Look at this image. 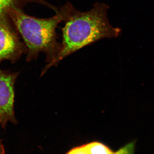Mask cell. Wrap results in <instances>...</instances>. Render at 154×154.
<instances>
[{
  "mask_svg": "<svg viewBox=\"0 0 154 154\" xmlns=\"http://www.w3.org/2000/svg\"><path fill=\"white\" fill-rule=\"evenodd\" d=\"M36 3L47 7L57 12L58 9L56 7L48 3L45 0H0V18L9 17L7 14L9 9L15 8L22 10L28 4Z\"/></svg>",
  "mask_w": 154,
  "mask_h": 154,
  "instance_id": "cell-5",
  "label": "cell"
},
{
  "mask_svg": "<svg viewBox=\"0 0 154 154\" xmlns=\"http://www.w3.org/2000/svg\"><path fill=\"white\" fill-rule=\"evenodd\" d=\"M18 73L0 69V125L5 127L8 122L17 123L14 110V84Z\"/></svg>",
  "mask_w": 154,
  "mask_h": 154,
  "instance_id": "cell-4",
  "label": "cell"
},
{
  "mask_svg": "<svg viewBox=\"0 0 154 154\" xmlns=\"http://www.w3.org/2000/svg\"><path fill=\"white\" fill-rule=\"evenodd\" d=\"M27 52L25 44L20 41L17 29L9 17L0 19V63L2 60L17 61Z\"/></svg>",
  "mask_w": 154,
  "mask_h": 154,
  "instance_id": "cell-3",
  "label": "cell"
},
{
  "mask_svg": "<svg viewBox=\"0 0 154 154\" xmlns=\"http://www.w3.org/2000/svg\"><path fill=\"white\" fill-rule=\"evenodd\" d=\"M109 6L96 2L90 11H81L74 8L62 28L61 49L48 69L74 53L104 39L116 38L121 30L110 24L107 16Z\"/></svg>",
  "mask_w": 154,
  "mask_h": 154,
  "instance_id": "cell-1",
  "label": "cell"
},
{
  "mask_svg": "<svg viewBox=\"0 0 154 154\" xmlns=\"http://www.w3.org/2000/svg\"><path fill=\"white\" fill-rule=\"evenodd\" d=\"M74 7L68 2L53 17L41 19L25 14L22 10L9 9L7 12L17 31L21 35L27 48L28 62L36 59L40 53L45 54L47 64L42 75L48 70L61 49L57 41L56 29L58 25L68 19Z\"/></svg>",
  "mask_w": 154,
  "mask_h": 154,
  "instance_id": "cell-2",
  "label": "cell"
},
{
  "mask_svg": "<svg viewBox=\"0 0 154 154\" xmlns=\"http://www.w3.org/2000/svg\"><path fill=\"white\" fill-rule=\"evenodd\" d=\"M5 153V149L3 145L0 142V154H3Z\"/></svg>",
  "mask_w": 154,
  "mask_h": 154,
  "instance_id": "cell-7",
  "label": "cell"
},
{
  "mask_svg": "<svg viewBox=\"0 0 154 154\" xmlns=\"http://www.w3.org/2000/svg\"><path fill=\"white\" fill-rule=\"evenodd\" d=\"M67 153L72 154H113L115 153L107 146L99 142H92L76 147L70 150Z\"/></svg>",
  "mask_w": 154,
  "mask_h": 154,
  "instance_id": "cell-6",
  "label": "cell"
}]
</instances>
